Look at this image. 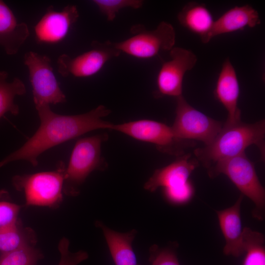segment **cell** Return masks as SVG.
I'll use <instances>...</instances> for the list:
<instances>
[{
	"mask_svg": "<svg viewBox=\"0 0 265 265\" xmlns=\"http://www.w3.org/2000/svg\"><path fill=\"white\" fill-rule=\"evenodd\" d=\"M239 84L234 67L229 58L223 62L218 76L214 96L228 113L225 125H231L241 120V111L238 106Z\"/></svg>",
	"mask_w": 265,
	"mask_h": 265,
	"instance_id": "obj_14",
	"label": "cell"
},
{
	"mask_svg": "<svg viewBox=\"0 0 265 265\" xmlns=\"http://www.w3.org/2000/svg\"><path fill=\"white\" fill-rule=\"evenodd\" d=\"M243 196L241 194L233 206L216 211L220 227L226 241L223 253L226 255L237 257L244 253L240 218V205Z\"/></svg>",
	"mask_w": 265,
	"mask_h": 265,
	"instance_id": "obj_15",
	"label": "cell"
},
{
	"mask_svg": "<svg viewBox=\"0 0 265 265\" xmlns=\"http://www.w3.org/2000/svg\"><path fill=\"white\" fill-rule=\"evenodd\" d=\"M24 61L28 71L35 108L66 102L49 56L29 51L25 54Z\"/></svg>",
	"mask_w": 265,
	"mask_h": 265,
	"instance_id": "obj_9",
	"label": "cell"
},
{
	"mask_svg": "<svg viewBox=\"0 0 265 265\" xmlns=\"http://www.w3.org/2000/svg\"><path fill=\"white\" fill-rule=\"evenodd\" d=\"M175 114L171 128L176 137L181 140H199L208 145L223 125L192 106L183 95L176 98Z\"/></svg>",
	"mask_w": 265,
	"mask_h": 265,
	"instance_id": "obj_8",
	"label": "cell"
},
{
	"mask_svg": "<svg viewBox=\"0 0 265 265\" xmlns=\"http://www.w3.org/2000/svg\"><path fill=\"white\" fill-rule=\"evenodd\" d=\"M66 168L60 160L53 171L16 175L12 184L16 190L24 193L26 206L56 208L63 199Z\"/></svg>",
	"mask_w": 265,
	"mask_h": 265,
	"instance_id": "obj_5",
	"label": "cell"
},
{
	"mask_svg": "<svg viewBox=\"0 0 265 265\" xmlns=\"http://www.w3.org/2000/svg\"><path fill=\"white\" fill-rule=\"evenodd\" d=\"M36 239L34 231L23 226L18 220L14 224L0 230V252L2 254L34 246Z\"/></svg>",
	"mask_w": 265,
	"mask_h": 265,
	"instance_id": "obj_20",
	"label": "cell"
},
{
	"mask_svg": "<svg viewBox=\"0 0 265 265\" xmlns=\"http://www.w3.org/2000/svg\"><path fill=\"white\" fill-rule=\"evenodd\" d=\"M36 109L40 121L38 130L21 147L0 160V168L17 160L36 166L38 157L48 149L94 130H110L113 124L104 120L111 112L104 105L73 115L56 113L48 105Z\"/></svg>",
	"mask_w": 265,
	"mask_h": 265,
	"instance_id": "obj_1",
	"label": "cell"
},
{
	"mask_svg": "<svg viewBox=\"0 0 265 265\" xmlns=\"http://www.w3.org/2000/svg\"><path fill=\"white\" fill-rule=\"evenodd\" d=\"M43 255L34 246H29L2 253L0 265H36Z\"/></svg>",
	"mask_w": 265,
	"mask_h": 265,
	"instance_id": "obj_23",
	"label": "cell"
},
{
	"mask_svg": "<svg viewBox=\"0 0 265 265\" xmlns=\"http://www.w3.org/2000/svg\"><path fill=\"white\" fill-rule=\"evenodd\" d=\"M8 77L6 71H0V118L8 112L17 115L20 109L15 103V98L26 93V86L21 80L15 78L12 81L8 82Z\"/></svg>",
	"mask_w": 265,
	"mask_h": 265,
	"instance_id": "obj_21",
	"label": "cell"
},
{
	"mask_svg": "<svg viewBox=\"0 0 265 265\" xmlns=\"http://www.w3.org/2000/svg\"><path fill=\"white\" fill-rule=\"evenodd\" d=\"M242 244L246 253L242 265H265V237L262 233L244 228Z\"/></svg>",
	"mask_w": 265,
	"mask_h": 265,
	"instance_id": "obj_22",
	"label": "cell"
},
{
	"mask_svg": "<svg viewBox=\"0 0 265 265\" xmlns=\"http://www.w3.org/2000/svg\"><path fill=\"white\" fill-rule=\"evenodd\" d=\"M21 207L7 201H0V230L16 223Z\"/></svg>",
	"mask_w": 265,
	"mask_h": 265,
	"instance_id": "obj_27",
	"label": "cell"
},
{
	"mask_svg": "<svg viewBox=\"0 0 265 265\" xmlns=\"http://www.w3.org/2000/svg\"><path fill=\"white\" fill-rule=\"evenodd\" d=\"M79 12L75 5H68L61 11L50 5L34 27L35 39L40 43L53 44L63 40L78 20Z\"/></svg>",
	"mask_w": 265,
	"mask_h": 265,
	"instance_id": "obj_13",
	"label": "cell"
},
{
	"mask_svg": "<svg viewBox=\"0 0 265 265\" xmlns=\"http://www.w3.org/2000/svg\"><path fill=\"white\" fill-rule=\"evenodd\" d=\"M108 139L107 133H102L76 142L65 170L63 187L65 194L78 195L81 186L92 172L104 171L107 168L101 149L102 143Z\"/></svg>",
	"mask_w": 265,
	"mask_h": 265,
	"instance_id": "obj_3",
	"label": "cell"
},
{
	"mask_svg": "<svg viewBox=\"0 0 265 265\" xmlns=\"http://www.w3.org/2000/svg\"><path fill=\"white\" fill-rule=\"evenodd\" d=\"M133 34L128 39L112 43L113 47L123 53L140 59H149L163 51H170L176 42V32L170 23L162 21L157 27L147 30L140 25L131 29Z\"/></svg>",
	"mask_w": 265,
	"mask_h": 265,
	"instance_id": "obj_7",
	"label": "cell"
},
{
	"mask_svg": "<svg viewBox=\"0 0 265 265\" xmlns=\"http://www.w3.org/2000/svg\"><path fill=\"white\" fill-rule=\"evenodd\" d=\"M265 121L245 123L241 120L232 125L223 124L212 143L194 150L195 158L207 169L215 163L244 152L251 145L259 149L263 160L265 157Z\"/></svg>",
	"mask_w": 265,
	"mask_h": 265,
	"instance_id": "obj_2",
	"label": "cell"
},
{
	"mask_svg": "<svg viewBox=\"0 0 265 265\" xmlns=\"http://www.w3.org/2000/svg\"><path fill=\"white\" fill-rule=\"evenodd\" d=\"M177 19L181 26L198 35L203 43H208V36L214 20L204 4L187 3L178 13Z\"/></svg>",
	"mask_w": 265,
	"mask_h": 265,
	"instance_id": "obj_19",
	"label": "cell"
},
{
	"mask_svg": "<svg viewBox=\"0 0 265 265\" xmlns=\"http://www.w3.org/2000/svg\"><path fill=\"white\" fill-rule=\"evenodd\" d=\"M261 23L258 11L246 4L236 6L227 10L214 21L209 34L208 42L215 36L254 27Z\"/></svg>",
	"mask_w": 265,
	"mask_h": 265,
	"instance_id": "obj_16",
	"label": "cell"
},
{
	"mask_svg": "<svg viewBox=\"0 0 265 265\" xmlns=\"http://www.w3.org/2000/svg\"><path fill=\"white\" fill-rule=\"evenodd\" d=\"M29 35L27 24L19 22L11 9L0 0V46L5 53L16 54Z\"/></svg>",
	"mask_w": 265,
	"mask_h": 265,
	"instance_id": "obj_17",
	"label": "cell"
},
{
	"mask_svg": "<svg viewBox=\"0 0 265 265\" xmlns=\"http://www.w3.org/2000/svg\"><path fill=\"white\" fill-rule=\"evenodd\" d=\"M69 240L65 237L59 242L58 249L60 254V259L58 265H77L88 257V253L80 250L71 252L69 249Z\"/></svg>",
	"mask_w": 265,
	"mask_h": 265,
	"instance_id": "obj_26",
	"label": "cell"
},
{
	"mask_svg": "<svg viewBox=\"0 0 265 265\" xmlns=\"http://www.w3.org/2000/svg\"><path fill=\"white\" fill-rule=\"evenodd\" d=\"M103 233L112 260L115 265H137L132 244L136 234L135 229L126 233L113 230L101 221L95 223Z\"/></svg>",
	"mask_w": 265,
	"mask_h": 265,
	"instance_id": "obj_18",
	"label": "cell"
},
{
	"mask_svg": "<svg viewBox=\"0 0 265 265\" xmlns=\"http://www.w3.org/2000/svg\"><path fill=\"white\" fill-rule=\"evenodd\" d=\"M110 130L124 133L138 140L151 143L160 152L177 157L185 154L186 149L196 145L194 141L176 137L171 127L152 120L143 119L112 124Z\"/></svg>",
	"mask_w": 265,
	"mask_h": 265,
	"instance_id": "obj_6",
	"label": "cell"
},
{
	"mask_svg": "<svg viewBox=\"0 0 265 265\" xmlns=\"http://www.w3.org/2000/svg\"><path fill=\"white\" fill-rule=\"evenodd\" d=\"M91 46L90 50L74 57L65 53L60 55L57 60L59 74L63 77L92 76L98 73L108 61L121 53L110 41L102 43L93 41Z\"/></svg>",
	"mask_w": 265,
	"mask_h": 265,
	"instance_id": "obj_10",
	"label": "cell"
},
{
	"mask_svg": "<svg viewBox=\"0 0 265 265\" xmlns=\"http://www.w3.org/2000/svg\"><path fill=\"white\" fill-rule=\"evenodd\" d=\"M209 176L213 179L221 174L226 175L244 196L254 203L253 215L263 219L265 207V190L260 183L254 163L245 152L218 161L207 169Z\"/></svg>",
	"mask_w": 265,
	"mask_h": 265,
	"instance_id": "obj_4",
	"label": "cell"
},
{
	"mask_svg": "<svg viewBox=\"0 0 265 265\" xmlns=\"http://www.w3.org/2000/svg\"><path fill=\"white\" fill-rule=\"evenodd\" d=\"M150 265H180L175 252L170 248H160L156 244L149 249Z\"/></svg>",
	"mask_w": 265,
	"mask_h": 265,
	"instance_id": "obj_25",
	"label": "cell"
},
{
	"mask_svg": "<svg viewBox=\"0 0 265 265\" xmlns=\"http://www.w3.org/2000/svg\"><path fill=\"white\" fill-rule=\"evenodd\" d=\"M199 163L191 154L179 156L169 165L156 169L145 183L144 188L153 192L162 187L164 196L177 193L191 184L189 176Z\"/></svg>",
	"mask_w": 265,
	"mask_h": 265,
	"instance_id": "obj_12",
	"label": "cell"
},
{
	"mask_svg": "<svg viewBox=\"0 0 265 265\" xmlns=\"http://www.w3.org/2000/svg\"><path fill=\"white\" fill-rule=\"evenodd\" d=\"M108 21H112L120 10L131 8H141L143 4L141 0H94L92 1Z\"/></svg>",
	"mask_w": 265,
	"mask_h": 265,
	"instance_id": "obj_24",
	"label": "cell"
},
{
	"mask_svg": "<svg viewBox=\"0 0 265 265\" xmlns=\"http://www.w3.org/2000/svg\"><path fill=\"white\" fill-rule=\"evenodd\" d=\"M170 59L161 65L157 78L156 97L177 98L182 95L183 82L186 73L193 68L197 57L191 51L173 47L170 51Z\"/></svg>",
	"mask_w": 265,
	"mask_h": 265,
	"instance_id": "obj_11",
	"label": "cell"
}]
</instances>
